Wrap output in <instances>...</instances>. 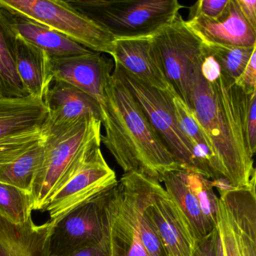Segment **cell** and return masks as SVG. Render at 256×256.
<instances>
[{
  "mask_svg": "<svg viewBox=\"0 0 256 256\" xmlns=\"http://www.w3.org/2000/svg\"><path fill=\"white\" fill-rule=\"evenodd\" d=\"M202 58L190 74L188 107L209 140L218 174L235 188L252 186L256 172L245 125L250 95L222 74L215 82L204 80L200 71Z\"/></svg>",
  "mask_w": 256,
  "mask_h": 256,
  "instance_id": "obj_1",
  "label": "cell"
},
{
  "mask_svg": "<svg viewBox=\"0 0 256 256\" xmlns=\"http://www.w3.org/2000/svg\"><path fill=\"white\" fill-rule=\"evenodd\" d=\"M101 142L124 173L139 174L162 182L180 166L148 121L130 90L112 72L100 104Z\"/></svg>",
  "mask_w": 256,
  "mask_h": 256,
  "instance_id": "obj_2",
  "label": "cell"
},
{
  "mask_svg": "<svg viewBox=\"0 0 256 256\" xmlns=\"http://www.w3.org/2000/svg\"><path fill=\"white\" fill-rule=\"evenodd\" d=\"M157 182L134 172L124 173L106 193L100 256H149L140 240L139 222Z\"/></svg>",
  "mask_w": 256,
  "mask_h": 256,
  "instance_id": "obj_3",
  "label": "cell"
},
{
  "mask_svg": "<svg viewBox=\"0 0 256 256\" xmlns=\"http://www.w3.org/2000/svg\"><path fill=\"white\" fill-rule=\"evenodd\" d=\"M106 28L115 40L152 37L173 22L184 8L178 0L68 1Z\"/></svg>",
  "mask_w": 256,
  "mask_h": 256,
  "instance_id": "obj_4",
  "label": "cell"
},
{
  "mask_svg": "<svg viewBox=\"0 0 256 256\" xmlns=\"http://www.w3.org/2000/svg\"><path fill=\"white\" fill-rule=\"evenodd\" d=\"M42 132L44 156L32 185L31 198L34 210L43 212L49 198L80 150L102 136V122L95 118H82L62 125L44 122Z\"/></svg>",
  "mask_w": 256,
  "mask_h": 256,
  "instance_id": "obj_5",
  "label": "cell"
},
{
  "mask_svg": "<svg viewBox=\"0 0 256 256\" xmlns=\"http://www.w3.org/2000/svg\"><path fill=\"white\" fill-rule=\"evenodd\" d=\"M101 139L96 138L80 150L49 198L43 212H49L53 224L118 184L114 170L102 152Z\"/></svg>",
  "mask_w": 256,
  "mask_h": 256,
  "instance_id": "obj_6",
  "label": "cell"
},
{
  "mask_svg": "<svg viewBox=\"0 0 256 256\" xmlns=\"http://www.w3.org/2000/svg\"><path fill=\"white\" fill-rule=\"evenodd\" d=\"M0 6L60 32L92 52L112 54L114 37L62 0H0Z\"/></svg>",
  "mask_w": 256,
  "mask_h": 256,
  "instance_id": "obj_7",
  "label": "cell"
},
{
  "mask_svg": "<svg viewBox=\"0 0 256 256\" xmlns=\"http://www.w3.org/2000/svg\"><path fill=\"white\" fill-rule=\"evenodd\" d=\"M114 68L113 72L130 90L181 170L197 173L192 145L182 134L176 122L173 96L146 84L118 66L114 65Z\"/></svg>",
  "mask_w": 256,
  "mask_h": 256,
  "instance_id": "obj_8",
  "label": "cell"
},
{
  "mask_svg": "<svg viewBox=\"0 0 256 256\" xmlns=\"http://www.w3.org/2000/svg\"><path fill=\"white\" fill-rule=\"evenodd\" d=\"M164 74L176 95L190 106V74L205 47L178 14L169 24L152 36Z\"/></svg>",
  "mask_w": 256,
  "mask_h": 256,
  "instance_id": "obj_9",
  "label": "cell"
},
{
  "mask_svg": "<svg viewBox=\"0 0 256 256\" xmlns=\"http://www.w3.org/2000/svg\"><path fill=\"white\" fill-rule=\"evenodd\" d=\"M108 192L78 206L54 224L52 222L46 256H71L101 244L104 235V198Z\"/></svg>",
  "mask_w": 256,
  "mask_h": 256,
  "instance_id": "obj_10",
  "label": "cell"
},
{
  "mask_svg": "<svg viewBox=\"0 0 256 256\" xmlns=\"http://www.w3.org/2000/svg\"><path fill=\"white\" fill-rule=\"evenodd\" d=\"M168 256H192L196 240L194 232L174 199L158 184L146 206Z\"/></svg>",
  "mask_w": 256,
  "mask_h": 256,
  "instance_id": "obj_11",
  "label": "cell"
},
{
  "mask_svg": "<svg viewBox=\"0 0 256 256\" xmlns=\"http://www.w3.org/2000/svg\"><path fill=\"white\" fill-rule=\"evenodd\" d=\"M110 56L114 65L146 84L172 96H178L164 74L151 37L115 40Z\"/></svg>",
  "mask_w": 256,
  "mask_h": 256,
  "instance_id": "obj_12",
  "label": "cell"
},
{
  "mask_svg": "<svg viewBox=\"0 0 256 256\" xmlns=\"http://www.w3.org/2000/svg\"><path fill=\"white\" fill-rule=\"evenodd\" d=\"M52 66L54 80L72 85L100 104L114 64L103 54L92 52L70 58H52Z\"/></svg>",
  "mask_w": 256,
  "mask_h": 256,
  "instance_id": "obj_13",
  "label": "cell"
},
{
  "mask_svg": "<svg viewBox=\"0 0 256 256\" xmlns=\"http://www.w3.org/2000/svg\"><path fill=\"white\" fill-rule=\"evenodd\" d=\"M188 28L205 46L252 48L256 31L247 23L236 0H230L224 16L217 20L202 16L188 18Z\"/></svg>",
  "mask_w": 256,
  "mask_h": 256,
  "instance_id": "obj_14",
  "label": "cell"
},
{
  "mask_svg": "<svg viewBox=\"0 0 256 256\" xmlns=\"http://www.w3.org/2000/svg\"><path fill=\"white\" fill-rule=\"evenodd\" d=\"M48 112L46 124L62 125L85 118L101 121V109L96 100L61 80H54L44 98Z\"/></svg>",
  "mask_w": 256,
  "mask_h": 256,
  "instance_id": "obj_15",
  "label": "cell"
},
{
  "mask_svg": "<svg viewBox=\"0 0 256 256\" xmlns=\"http://www.w3.org/2000/svg\"><path fill=\"white\" fill-rule=\"evenodd\" d=\"M236 236L240 256H256V185L220 196Z\"/></svg>",
  "mask_w": 256,
  "mask_h": 256,
  "instance_id": "obj_16",
  "label": "cell"
},
{
  "mask_svg": "<svg viewBox=\"0 0 256 256\" xmlns=\"http://www.w3.org/2000/svg\"><path fill=\"white\" fill-rule=\"evenodd\" d=\"M48 112L44 100L28 96L0 98V140L41 131Z\"/></svg>",
  "mask_w": 256,
  "mask_h": 256,
  "instance_id": "obj_17",
  "label": "cell"
},
{
  "mask_svg": "<svg viewBox=\"0 0 256 256\" xmlns=\"http://www.w3.org/2000/svg\"><path fill=\"white\" fill-rule=\"evenodd\" d=\"M16 66L29 96L44 100L54 82L52 58L42 49L16 35Z\"/></svg>",
  "mask_w": 256,
  "mask_h": 256,
  "instance_id": "obj_18",
  "label": "cell"
},
{
  "mask_svg": "<svg viewBox=\"0 0 256 256\" xmlns=\"http://www.w3.org/2000/svg\"><path fill=\"white\" fill-rule=\"evenodd\" d=\"M10 14L16 35L44 50L50 58H70L92 52L46 25L11 12Z\"/></svg>",
  "mask_w": 256,
  "mask_h": 256,
  "instance_id": "obj_19",
  "label": "cell"
},
{
  "mask_svg": "<svg viewBox=\"0 0 256 256\" xmlns=\"http://www.w3.org/2000/svg\"><path fill=\"white\" fill-rule=\"evenodd\" d=\"M52 226L50 221L36 226L32 218L14 224L0 216V244L10 256H46V242Z\"/></svg>",
  "mask_w": 256,
  "mask_h": 256,
  "instance_id": "obj_20",
  "label": "cell"
},
{
  "mask_svg": "<svg viewBox=\"0 0 256 256\" xmlns=\"http://www.w3.org/2000/svg\"><path fill=\"white\" fill-rule=\"evenodd\" d=\"M16 38L10 12L0 6V98L29 96L16 66Z\"/></svg>",
  "mask_w": 256,
  "mask_h": 256,
  "instance_id": "obj_21",
  "label": "cell"
},
{
  "mask_svg": "<svg viewBox=\"0 0 256 256\" xmlns=\"http://www.w3.org/2000/svg\"><path fill=\"white\" fill-rule=\"evenodd\" d=\"M162 182L168 194L176 202L188 220L197 240L204 238L216 228L205 218L197 198L184 182L180 170L166 174Z\"/></svg>",
  "mask_w": 256,
  "mask_h": 256,
  "instance_id": "obj_22",
  "label": "cell"
},
{
  "mask_svg": "<svg viewBox=\"0 0 256 256\" xmlns=\"http://www.w3.org/2000/svg\"><path fill=\"white\" fill-rule=\"evenodd\" d=\"M44 138V137H43ZM44 156V138L11 166L0 169V182L17 187L30 194Z\"/></svg>",
  "mask_w": 256,
  "mask_h": 256,
  "instance_id": "obj_23",
  "label": "cell"
},
{
  "mask_svg": "<svg viewBox=\"0 0 256 256\" xmlns=\"http://www.w3.org/2000/svg\"><path fill=\"white\" fill-rule=\"evenodd\" d=\"M32 210L30 194L0 182V216L14 224H22L32 218Z\"/></svg>",
  "mask_w": 256,
  "mask_h": 256,
  "instance_id": "obj_24",
  "label": "cell"
},
{
  "mask_svg": "<svg viewBox=\"0 0 256 256\" xmlns=\"http://www.w3.org/2000/svg\"><path fill=\"white\" fill-rule=\"evenodd\" d=\"M180 172L184 182L197 198L205 218L214 227H216L220 198L214 192L210 180L188 170H180Z\"/></svg>",
  "mask_w": 256,
  "mask_h": 256,
  "instance_id": "obj_25",
  "label": "cell"
},
{
  "mask_svg": "<svg viewBox=\"0 0 256 256\" xmlns=\"http://www.w3.org/2000/svg\"><path fill=\"white\" fill-rule=\"evenodd\" d=\"M210 54L218 62L222 74L236 80L245 70L256 46L252 48L205 46Z\"/></svg>",
  "mask_w": 256,
  "mask_h": 256,
  "instance_id": "obj_26",
  "label": "cell"
},
{
  "mask_svg": "<svg viewBox=\"0 0 256 256\" xmlns=\"http://www.w3.org/2000/svg\"><path fill=\"white\" fill-rule=\"evenodd\" d=\"M43 138L41 130L0 140V169L11 166Z\"/></svg>",
  "mask_w": 256,
  "mask_h": 256,
  "instance_id": "obj_27",
  "label": "cell"
},
{
  "mask_svg": "<svg viewBox=\"0 0 256 256\" xmlns=\"http://www.w3.org/2000/svg\"><path fill=\"white\" fill-rule=\"evenodd\" d=\"M172 102L178 126L192 148L198 144H206L211 149L209 140L192 110L178 96L172 97Z\"/></svg>",
  "mask_w": 256,
  "mask_h": 256,
  "instance_id": "obj_28",
  "label": "cell"
},
{
  "mask_svg": "<svg viewBox=\"0 0 256 256\" xmlns=\"http://www.w3.org/2000/svg\"><path fill=\"white\" fill-rule=\"evenodd\" d=\"M218 208L220 210L217 216L216 228L222 256H240L233 228L230 224L226 208L223 206L220 199L218 200Z\"/></svg>",
  "mask_w": 256,
  "mask_h": 256,
  "instance_id": "obj_29",
  "label": "cell"
},
{
  "mask_svg": "<svg viewBox=\"0 0 256 256\" xmlns=\"http://www.w3.org/2000/svg\"><path fill=\"white\" fill-rule=\"evenodd\" d=\"M230 0H200L190 8L188 18L202 16L217 20L224 16Z\"/></svg>",
  "mask_w": 256,
  "mask_h": 256,
  "instance_id": "obj_30",
  "label": "cell"
},
{
  "mask_svg": "<svg viewBox=\"0 0 256 256\" xmlns=\"http://www.w3.org/2000/svg\"><path fill=\"white\" fill-rule=\"evenodd\" d=\"M192 256H222L216 228L204 238L196 241Z\"/></svg>",
  "mask_w": 256,
  "mask_h": 256,
  "instance_id": "obj_31",
  "label": "cell"
},
{
  "mask_svg": "<svg viewBox=\"0 0 256 256\" xmlns=\"http://www.w3.org/2000/svg\"><path fill=\"white\" fill-rule=\"evenodd\" d=\"M245 125L248 149L254 156L256 151V92L248 98Z\"/></svg>",
  "mask_w": 256,
  "mask_h": 256,
  "instance_id": "obj_32",
  "label": "cell"
},
{
  "mask_svg": "<svg viewBox=\"0 0 256 256\" xmlns=\"http://www.w3.org/2000/svg\"><path fill=\"white\" fill-rule=\"evenodd\" d=\"M234 83L246 95L256 92V50L253 52L245 70Z\"/></svg>",
  "mask_w": 256,
  "mask_h": 256,
  "instance_id": "obj_33",
  "label": "cell"
},
{
  "mask_svg": "<svg viewBox=\"0 0 256 256\" xmlns=\"http://www.w3.org/2000/svg\"><path fill=\"white\" fill-rule=\"evenodd\" d=\"M200 71L202 77L208 82H215L222 74L221 68L218 62L212 55L208 53L206 48L200 61Z\"/></svg>",
  "mask_w": 256,
  "mask_h": 256,
  "instance_id": "obj_34",
  "label": "cell"
},
{
  "mask_svg": "<svg viewBox=\"0 0 256 256\" xmlns=\"http://www.w3.org/2000/svg\"><path fill=\"white\" fill-rule=\"evenodd\" d=\"M236 2L247 23L256 31V0H236Z\"/></svg>",
  "mask_w": 256,
  "mask_h": 256,
  "instance_id": "obj_35",
  "label": "cell"
},
{
  "mask_svg": "<svg viewBox=\"0 0 256 256\" xmlns=\"http://www.w3.org/2000/svg\"><path fill=\"white\" fill-rule=\"evenodd\" d=\"M211 184L214 188H216L220 196L232 191V190L235 188L230 182L227 179L224 178H217V179L211 180Z\"/></svg>",
  "mask_w": 256,
  "mask_h": 256,
  "instance_id": "obj_36",
  "label": "cell"
},
{
  "mask_svg": "<svg viewBox=\"0 0 256 256\" xmlns=\"http://www.w3.org/2000/svg\"><path fill=\"white\" fill-rule=\"evenodd\" d=\"M100 247H101V244L100 245L95 246L84 248L82 251L74 253L71 256H100Z\"/></svg>",
  "mask_w": 256,
  "mask_h": 256,
  "instance_id": "obj_37",
  "label": "cell"
},
{
  "mask_svg": "<svg viewBox=\"0 0 256 256\" xmlns=\"http://www.w3.org/2000/svg\"><path fill=\"white\" fill-rule=\"evenodd\" d=\"M0 256H10L6 250H5V248L2 246L1 244H0Z\"/></svg>",
  "mask_w": 256,
  "mask_h": 256,
  "instance_id": "obj_38",
  "label": "cell"
}]
</instances>
